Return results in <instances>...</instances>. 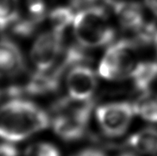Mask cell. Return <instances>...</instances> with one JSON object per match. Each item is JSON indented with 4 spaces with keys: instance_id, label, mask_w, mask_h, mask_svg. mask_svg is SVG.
Returning <instances> with one entry per match:
<instances>
[{
    "instance_id": "6da1fadb",
    "label": "cell",
    "mask_w": 157,
    "mask_h": 156,
    "mask_svg": "<svg viewBox=\"0 0 157 156\" xmlns=\"http://www.w3.org/2000/svg\"><path fill=\"white\" fill-rule=\"evenodd\" d=\"M49 124L45 112L25 99L13 98L0 107V138L7 141H22Z\"/></svg>"
},
{
    "instance_id": "7a4b0ae2",
    "label": "cell",
    "mask_w": 157,
    "mask_h": 156,
    "mask_svg": "<svg viewBox=\"0 0 157 156\" xmlns=\"http://www.w3.org/2000/svg\"><path fill=\"white\" fill-rule=\"evenodd\" d=\"M55 109L58 115L53 122V128L59 137L72 141L83 136L92 111L89 100L73 97L63 99L58 102Z\"/></svg>"
},
{
    "instance_id": "3957f363",
    "label": "cell",
    "mask_w": 157,
    "mask_h": 156,
    "mask_svg": "<svg viewBox=\"0 0 157 156\" xmlns=\"http://www.w3.org/2000/svg\"><path fill=\"white\" fill-rule=\"evenodd\" d=\"M74 33L77 40L87 47L102 46L114 37L105 11L101 8H91L77 13L74 19Z\"/></svg>"
},
{
    "instance_id": "277c9868",
    "label": "cell",
    "mask_w": 157,
    "mask_h": 156,
    "mask_svg": "<svg viewBox=\"0 0 157 156\" xmlns=\"http://www.w3.org/2000/svg\"><path fill=\"white\" fill-rule=\"evenodd\" d=\"M131 45L125 41L112 45L100 62V76L109 80H115L131 75L135 66Z\"/></svg>"
},
{
    "instance_id": "5b68a950",
    "label": "cell",
    "mask_w": 157,
    "mask_h": 156,
    "mask_svg": "<svg viewBox=\"0 0 157 156\" xmlns=\"http://www.w3.org/2000/svg\"><path fill=\"white\" fill-rule=\"evenodd\" d=\"M135 113V104L128 102L109 103L100 106L96 111L100 127L110 137H119L124 134Z\"/></svg>"
},
{
    "instance_id": "8992f818",
    "label": "cell",
    "mask_w": 157,
    "mask_h": 156,
    "mask_svg": "<svg viewBox=\"0 0 157 156\" xmlns=\"http://www.w3.org/2000/svg\"><path fill=\"white\" fill-rule=\"evenodd\" d=\"M62 35L56 31L43 33L36 39L30 57L38 71H47L57 59L61 50Z\"/></svg>"
},
{
    "instance_id": "52a82bcc",
    "label": "cell",
    "mask_w": 157,
    "mask_h": 156,
    "mask_svg": "<svg viewBox=\"0 0 157 156\" xmlns=\"http://www.w3.org/2000/svg\"><path fill=\"white\" fill-rule=\"evenodd\" d=\"M67 83L71 97L78 100H89L97 86L95 75L86 67H75L71 70Z\"/></svg>"
},
{
    "instance_id": "ba28073f",
    "label": "cell",
    "mask_w": 157,
    "mask_h": 156,
    "mask_svg": "<svg viewBox=\"0 0 157 156\" xmlns=\"http://www.w3.org/2000/svg\"><path fill=\"white\" fill-rule=\"evenodd\" d=\"M25 70V61L18 45L8 38L0 40V78L17 77Z\"/></svg>"
},
{
    "instance_id": "9c48e42d",
    "label": "cell",
    "mask_w": 157,
    "mask_h": 156,
    "mask_svg": "<svg viewBox=\"0 0 157 156\" xmlns=\"http://www.w3.org/2000/svg\"><path fill=\"white\" fill-rule=\"evenodd\" d=\"M127 143L139 153L144 154H156L157 130L155 128L143 129L128 138Z\"/></svg>"
},
{
    "instance_id": "30bf717a",
    "label": "cell",
    "mask_w": 157,
    "mask_h": 156,
    "mask_svg": "<svg viewBox=\"0 0 157 156\" xmlns=\"http://www.w3.org/2000/svg\"><path fill=\"white\" fill-rule=\"evenodd\" d=\"M115 12L119 21L125 28L138 29L143 25L142 11L136 3H117L115 5Z\"/></svg>"
},
{
    "instance_id": "8fae6325",
    "label": "cell",
    "mask_w": 157,
    "mask_h": 156,
    "mask_svg": "<svg viewBox=\"0 0 157 156\" xmlns=\"http://www.w3.org/2000/svg\"><path fill=\"white\" fill-rule=\"evenodd\" d=\"M139 90L146 91L157 79L156 62H142L135 66L130 75Z\"/></svg>"
},
{
    "instance_id": "7c38bea8",
    "label": "cell",
    "mask_w": 157,
    "mask_h": 156,
    "mask_svg": "<svg viewBox=\"0 0 157 156\" xmlns=\"http://www.w3.org/2000/svg\"><path fill=\"white\" fill-rule=\"evenodd\" d=\"M19 17V0H0V32L10 29Z\"/></svg>"
},
{
    "instance_id": "4fadbf2b",
    "label": "cell",
    "mask_w": 157,
    "mask_h": 156,
    "mask_svg": "<svg viewBox=\"0 0 157 156\" xmlns=\"http://www.w3.org/2000/svg\"><path fill=\"white\" fill-rule=\"evenodd\" d=\"M136 113L152 123H157V95L146 93L135 104Z\"/></svg>"
},
{
    "instance_id": "5bb4252c",
    "label": "cell",
    "mask_w": 157,
    "mask_h": 156,
    "mask_svg": "<svg viewBox=\"0 0 157 156\" xmlns=\"http://www.w3.org/2000/svg\"><path fill=\"white\" fill-rule=\"evenodd\" d=\"M74 19L73 12L69 8L60 7L52 10L50 13V20L53 30L61 35Z\"/></svg>"
},
{
    "instance_id": "9a60e30c",
    "label": "cell",
    "mask_w": 157,
    "mask_h": 156,
    "mask_svg": "<svg viewBox=\"0 0 157 156\" xmlns=\"http://www.w3.org/2000/svg\"><path fill=\"white\" fill-rule=\"evenodd\" d=\"M38 23L31 18L23 19L19 17L15 22L11 25L10 29L14 36L19 38H27L35 32V27Z\"/></svg>"
},
{
    "instance_id": "2e32d148",
    "label": "cell",
    "mask_w": 157,
    "mask_h": 156,
    "mask_svg": "<svg viewBox=\"0 0 157 156\" xmlns=\"http://www.w3.org/2000/svg\"><path fill=\"white\" fill-rule=\"evenodd\" d=\"M25 156H60V153L52 144L37 143L27 148Z\"/></svg>"
},
{
    "instance_id": "e0dca14e",
    "label": "cell",
    "mask_w": 157,
    "mask_h": 156,
    "mask_svg": "<svg viewBox=\"0 0 157 156\" xmlns=\"http://www.w3.org/2000/svg\"><path fill=\"white\" fill-rule=\"evenodd\" d=\"M27 5L30 18L37 23L40 22L44 19L46 12L45 0H28Z\"/></svg>"
},
{
    "instance_id": "ac0fdd59",
    "label": "cell",
    "mask_w": 157,
    "mask_h": 156,
    "mask_svg": "<svg viewBox=\"0 0 157 156\" xmlns=\"http://www.w3.org/2000/svg\"><path fill=\"white\" fill-rule=\"evenodd\" d=\"M0 156H19V151L11 143H0Z\"/></svg>"
},
{
    "instance_id": "d6986e66",
    "label": "cell",
    "mask_w": 157,
    "mask_h": 156,
    "mask_svg": "<svg viewBox=\"0 0 157 156\" xmlns=\"http://www.w3.org/2000/svg\"><path fill=\"white\" fill-rule=\"evenodd\" d=\"M75 156H106L104 153L98 150H94V149H90V150H86L77 154Z\"/></svg>"
},
{
    "instance_id": "ffe728a7",
    "label": "cell",
    "mask_w": 157,
    "mask_h": 156,
    "mask_svg": "<svg viewBox=\"0 0 157 156\" xmlns=\"http://www.w3.org/2000/svg\"><path fill=\"white\" fill-rule=\"evenodd\" d=\"M148 8L157 15V0H145Z\"/></svg>"
},
{
    "instance_id": "44dd1931",
    "label": "cell",
    "mask_w": 157,
    "mask_h": 156,
    "mask_svg": "<svg viewBox=\"0 0 157 156\" xmlns=\"http://www.w3.org/2000/svg\"><path fill=\"white\" fill-rule=\"evenodd\" d=\"M93 1H94V0H72V2L75 4H83V3H91Z\"/></svg>"
},
{
    "instance_id": "7402d4cb",
    "label": "cell",
    "mask_w": 157,
    "mask_h": 156,
    "mask_svg": "<svg viewBox=\"0 0 157 156\" xmlns=\"http://www.w3.org/2000/svg\"><path fill=\"white\" fill-rule=\"evenodd\" d=\"M120 156H136L135 154H131V153H124L122 154Z\"/></svg>"
},
{
    "instance_id": "603a6c76",
    "label": "cell",
    "mask_w": 157,
    "mask_h": 156,
    "mask_svg": "<svg viewBox=\"0 0 157 156\" xmlns=\"http://www.w3.org/2000/svg\"><path fill=\"white\" fill-rule=\"evenodd\" d=\"M155 49H156L157 52V34L155 35Z\"/></svg>"
},
{
    "instance_id": "cb8c5ba5",
    "label": "cell",
    "mask_w": 157,
    "mask_h": 156,
    "mask_svg": "<svg viewBox=\"0 0 157 156\" xmlns=\"http://www.w3.org/2000/svg\"><path fill=\"white\" fill-rule=\"evenodd\" d=\"M3 94H4V91H3V90L0 88V99L3 97Z\"/></svg>"
}]
</instances>
